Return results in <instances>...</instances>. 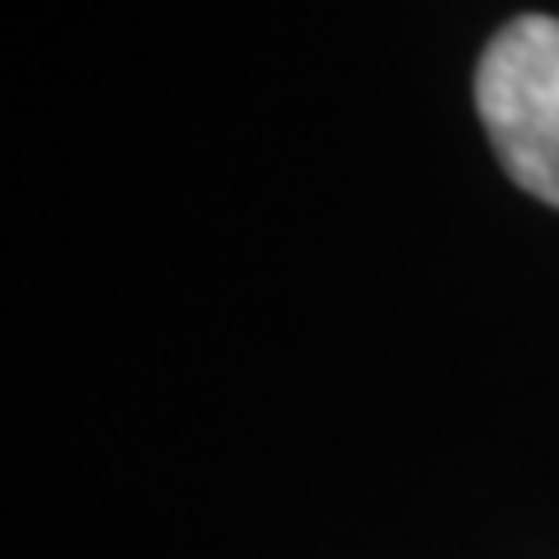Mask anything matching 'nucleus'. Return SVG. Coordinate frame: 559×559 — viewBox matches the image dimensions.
<instances>
[{
    "label": "nucleus",
    "instance_id": "1",
    "mask_svg": "<svg viewBox=\"0 0 559 559\" xmlns=\"http://www.w3.org/2000/svg\"><path fill=\"white\" fill-rule=\"evenodd\" d=\"M476 103L513 182L559 205V20L522 14L503 24L480 57Z\"/></svg>",
    "mask_w": 559,
    "mask_h": 559
}]
</instances>
